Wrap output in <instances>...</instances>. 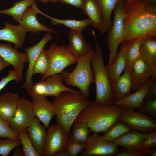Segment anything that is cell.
<instances>
[{
  "instance_id": "cell-1",
  "label": "cell",
  "mask_w": 156,
  "mask_h": 156,
  "mask_svg": "<svg viewBox=\"0 0 156 156\" xmlns=\"http://www.w3.org/2000/svg\"><path fill=\"white\" fill-rule=\"evenodd\" d=\"M122 42L156 37V3L146 4L140 0L127 1Z\"/></svg>"
},
{
  "instance_id": "cell-2",
  "label": "cell",
  "mask_w": 156,
  "mask_h": 156,
  "mask_svg": "<svg viewBox=\"0 0 156 156\" xmlns=\"http://www.w3.org/2000/svg\"><path fill=\"white\" fill-rule=\"evenodd\" d=\"M91 102L81 93L64 92L52 102L57 124L70 135L72 126L78 116Z\"/></svg>"
},
{
  "instance_id": "cell-3",
  "label": "cell",
  "mask_w": 156,
  "mask_h": 156,
  "mask_svg": "<svg viewBox=\"0 0 156 156\" xmlns=\"http://www.w3.org/2000/svg\"><path fill=\"white\" fill-rule=\"evenodd\" d=\"M123 109V108L115 104L100 105L91 101L74 122L86 123L90 132L105 133L118 121Z\"/></svg>"
},
{
  "instance_id": "cell-4",
  "label": "cell",
  "mask_w": 156,
  "mask_h": 156,
  "mask_svg": "<svg viewBox=\"0 0 156 156\" xmlns=\"http://www.w3.org/2000/svg\"><path fill=\"white\" fill-rule=\"evenodd\" d=\"M95 41V49L90 61L96 88L94 102L100 105L114 104V84L106 70L103 59L102 50L94 32L92 31Z\"/></svg>"
},
{
  "instance_id": "cell-5",
  "label": "cell",
  "mask_w": 156,
  "mask_h": 156,
  "mask_svg": "<svg viewBox=\"0 0 156 156\" xmlns=\"http://www.w3.org/2000/svg\"><path fill=\"white\" fill-rule=\"evenodd\" d=\"M94 52V50L92 49L80 56L76 67L71 72L64 70L60 73L63 81L67 85L77 87L81 94L87 98L89 95L90 85L94 82L90 63Z\"/></svg>"
},
{
  "instance_id": "cell-6",
  "label": "cell",
  "mask_w": 156,
  "mask_h": 156,
  "mask_svg": "<svg viewBox=\"0 0 156 156\" xmlns=\"http://www.w3.org/2000/svg\"><path fill=\"white\" fill-rule=\"evenodd\" d=\"M126 0H120L114 10L113 23L107 37V44L110 51L108 64L116 57L118 47L122 43L124 35L123 20Z\"/></svg>"
},
{
  "instance_id": "cell-7",
  "label": "cell",
  "mask_w": 156,
  "mask_h": 156,
  "mask_svg": "<svg viewBox=\"0 0 156 156\" xmlns=\"http://www.w3.org/2000/svg\"><path fill=\"white\" fill-rule=\"evenodd\" d=\"M45 53L50 62V67L46 75L42 77L43 80L49 76L60 74L68 66L77 62L78 57L73 55L64 45L60 46L55 43L45 50Z\"/></svg>"
},
{
  "instance_id": "cell-8",
  "label": "cell",
  "mask_w": 156,
  "mask_h": 156,
  "mask_svg": "<svg viewBox=\"0 0 156 156\" xmlns=\"http://www.w3.org/2000/svg\"><path fill=\"white\" fill-rule=\"evenodd\" d=\"M60 74L49 76L43 80L34 84L28 94L31 97L35 96H53L56 97L64 92H70L81 93L80 91L68 88L63 83Z\"/></svg>"
},
{
  "instance_id": "cell-9",
  "label": "cell",
  "mask_w": 156,
  "mask_h": 156,
  "mask_svg": "<svg viewBox=\"0 0 156 156\" xmlns=\"http://www.w3.org/2000/svg\"><path fill=\"white\" fill-rule=\"evenodd\" d=\"M118 121L143 133L148 134L156 130V119L132 108H123Z\"/></svg>"
},
{
  "instance_id": "cell-10",
  "label": "cell",
  "mask_w": 156,
  "mask_h": 156,
  "mask_svg": "<svg viewBox=\"0 0 156 156\" xmlns=\"http://www.w3.org/2000/svg\"><path fill=\"white\" fill-rule=\"evenodd\" d=\"M48 128L43 156H53L59 151L66 150L69 135L57 124L49 125Z\"/></svg>"
},
{
  "instance_id": "cell-11",
  "label": "cell",
  "mask_w": 156,
  "mask_h": 156,
  "mask_svg": "<svg viewBox=\"0 0 156 156\" xmlns=\"http://www.w3.org/2000/svg\"><path fill=\"white\" fill-rule=\"evenodd\" d=\"M118 150V146L114 142L103 139L98 133H94L81 153L83 156H113Z\"/></svg>"
},
{
  "instance_id": "cell-12",
  "label": "cell",
  "mask_w": 156,
  "mask_h": 156,
  "mask_svg": "<svg viewBox=\"0 0 156 156\" xmlns=\"http://www.w3.org/2000/svg\"><path fill=\"white\" fill-rule=\"evenodd\" d=\"M35 117L31 102L25 98H19L16 112L10 125L18 133L26 130Z\"/></svg>"
},
{
  "instance_id": "cell-13",
  "label": "cell",
  "mask_w": 156,
  "mask_h": 156,
  "mask_svg": "<svg viewBox=\"0 0 156 156\" xmlns=\"http://www.w3.org/2000/svg\"><path fill=\"white\" fill-rule=\"evenodd\" d=\"M51 33L47 32L36 44L25 49L27 54L29 64L26 73L25 81L22 88L25 89L27 92L30 90L34 84L32 77L34 64L46 44L53 39Z\"/></svg>"
},
{
  "instance_id": "cell-14",
  "label": "cell",
  "mask_w": 156,
  "mask_h": 156,
  "mask_svg": "<svg viewBox=\"0 0 156 156\" xmlns=\"http://www.w3.org/2000/svg\"><path fill=\"white\" fill-rule=\"evenodd\" d=\"M32 97L31 102L35 117L46 128H48L52 119L55 115L52 102L44 96H35Z\"/></svg>"
},
{
  "instance_id": "cell-15",
  "label": "cell",
  "mask_w": 156,
  "mask_h": 156,
  "mask_svg": "<svg viewBox=\"0 0 156 156\" xmlns=\"http://www.w3.org/2000/svg\"><path fill=\"white\" fill-rule=\"evenodd\" d=\"M35 1L31 6L28 7L25 12L22 18L19 23V25L23 27L27 32H30L32 34L38 33L42 31L50 32L57 34L52 28L40 23L37 19L36 11L35 5Z\"/></svg>"
},
{
  "instance_id": "cell-16",
  "label": "cell",
  "mask_w": 156,
  "mask_h": 156,
  "mask_svg": "<svg viewBox=\"0 0 156 156\" xmlns=\"http://www.w3.org/2000/svg\"><path fill=\"white\" fill-rule=\"evenodd\" d=\"M0 56L16 70L23 71L24 64L28 62L27 53L20 52L11 44L0 43Z\"/></svg>"
},
{
  "instance_id": "cell-17",
  "label": "cell",
  "mask_w": 156,
  "mask_h": 156,
  "mask_svg": "<svg viewBox=\"0 0 156 156\" xmlns=\"http://www.w3.org/2000/svg\"><path fill=\"white\" fill-rule=\"evenodd\" d=\"M151 66L140 57L134 64L131 73V90H139L151 77Z\"/></svg>"
},
{
  "instance_id": "cell-18",
  "label": "cell",
  "mask_w": 156,
  "mask_h": 156,
  "mask_svg": "<svg viewBox=\"0 0 156 156\" xmlns=\"http://www.w3.org/2000/svg\"><path fill=\"white\" fill-rule=\"evenodd\" d=\"M156 78L151 77L142 88L121 100L115 101L114 104L123 108H132L140 110L144 99Z\"/></svg>"
},
{
  "instance_id": "cell-19",
  "label": "cell",
  "mask_w": 156,
  "mask_h": 156,
  "mask_svg": "<svg viewBox=\"0 0 156 156\" xmlns=\"http://www.w3.org/2000/svg\"><path fill=\"white\" fill-rule=\"evenodd\" d=\"M4 28L0 29V41L13 43L17 50L21 47L25 41L27 32L21 26L13 25L6 22Z\"/></svg>"
},
{
  "instance_id": "cell-20",
  "label": "cell",
  "mask_w": 156,
  "mask_h": 156,
  "mask_svg": "<svg viewBox=\"0 0 156 156\" xmlns=\"http://www.w3.org/2000/svg\"><path fill=\"white\" fill-rule=\"evenodd\" d=\"M46 128L45 126L44 125H41L40 120L35 117L26 129L29 139L40 156H43L47 132Z\"/></svg>"
},
{
  "instance_id": "cell-21",
  "label": "cell",
  "mask_w": 156,
  "mask_h": 156,
  "mask_svg": "<svg viewBox=\"0 0 156 156\" xmlns=\"http://www.w3.org/2000/svg\"><path fill=\"white\" fill-rule=\"evenodd\" d=\"M81 9L93 27L103 34L106 32L101 10L95 0H85Z\"/></svg>"
},
{
  "instance_id": "cell-22",
  "label": "cell",
  "mask_w": 156,
  "mask_h": 156,
  "mask_svg": "<svg viewBox=\"0 0 156 156\" xmlns=\"http://www.w3.org/2000/svg\"><path fill=\"white\" fill-rule=\"evenodd\" d=\"M129 42L122 43L117 56L110 64L105 66L107 72L113 82L115 83L125 70L126 66V55Z\"/></svg>"
},
{
  "instance_id": "cell-23",
  "label": "cell",
  "mask_w": 156,
  "mask_h": 156,
  "mask_svg": "<svg viewBox=\"0 0 156 156\" xmlns=\"http://www.w3.org/2000/svg\"><path fill=\"white\" fill-rule=\"evenodd\" d=\"M19 98L17 94L11 92L0 96V117L9 124L14 115Z\"/></svg>"
},
{
  "instance_id": "cell-24",
  "label": "cell",
  "mask_w": 156,
  "mask_h": 156,
  "mask_svg": "<svg viewBox=\"0 0 156 156\" xmlns=\"http://www.w3.org/2000/svg\"><path fill=\"white\" fill-rule=\"evenodd\" d=\"M68 37L69 44L66 48L75 56L78 57L92 50L90 46L86 42L82 33L70 30Z\"/></svg>"
},
{
  "instance_id": "cell-25",
  "label": "cell",
  "mask_w": 156,
  "mask_h": 156,
  "mask_svg": "<svg viewBox=\"0 0 156 156\" xmlns=\"http://www.w3.org/2000/svg\"><path fill=\"white\" fill-rule=\"evenodd\" d=\"M147 134L131 130L115 140L113 142L117 146L127 148L145 150L141 146Z\"/></svg>"
},
{
  "instance_id": "cell-26",
  "label": "cell",
  "mask_w": 156,
  "mask_h": 156,
  "mask_svg": "<svg viewBox=\"0 0 156 156\" xmlns=\"http://www.w3.org/2000/svg\"><path fill=\"white\" fill-rule=\"evenodd\" d=\"M140 51V57L149 66L156 64V37L142 39Z\"/></svg>"
},
{
  "instance_id": "cell-27",
  "label": "cell",
  "mask_w": 156,
  "mask_h": 156,
  "mask_svg": "<svg viewBox=\"0 0 156 156\" xmlns=\"http://www.w3.org/2000/svg\"><path fill=\"white\" fill-rule=\"evenodd\" d=\"M124 73L114 84L115 101L123 99L131 94V73L125 68Z\"/></svg>"
},
{
  "instance_id": "cell-28",
  "label": "cell",
  "mask_w": 156,
  "mask_h": 156,
  "mask_svg": "<svg viewBox=\"0 0 156 156\" xmlns=\"http://www.w3.org/2000/svg\"><path fill=\"white\" fill-rule=\"evenodd\" d=\"M38 13L41 14L49 19L52 24L53 25L61 24L69 28L71 30L78 32H81L86 29L90 24L88 18L80 20L74 19H60L49 16L42 12L40 10L38 11Z\"/></svg>"
},
{
  "instance_id": "cell-29",
  "label": "cell",
  "mask_w": 156,
  "mask_h": 156,
  "mask_svg": "<svg viewBox=\"0 0 156 156\" xmlns=\"http://www.w3.org/2000/svg\"><path fill=\"white\" fill-rule=\"evenodd\" d=\"M35 0H21L14 3L9 8L0 10V14H5L12 17L13 20L19 23L27 9L31 6Z\"/></svg>"
},
{
  "instance_id": "cell-30",
  "label": "cell",
  "mask_w": 156,
  "mask_h": 156,
  "mask_svg": "<svg viewBox=\"0 0 156 156\" xmlns=\"http://www.w3.org/2000/svg\"><path fill=\"white\" fill-rule=\"evenodd\" d=\"M142 40L137 39L129 42L126 53L125 68L130 73L135 63L140 57V47Z\"/></svg>"
},
{
  "instance_id": "cell-31",
  "label": "cell",
  "mask_w": 156,
  "mask_h": 156,
  "mask_svg": "<svg viewBox=\"0 0 156 156\" xmlns=\"http://www.w3.org/2000/svg\"><path fill=\"white\" fill-rule=\"evenodd\" d=\"M95 0L101 10L106 32L109 30L112 25V14L120 0Z\"/></svg>"
},
{
  "instance_id": "cell-32",
  "label": "cell",
  "mask_w": 156,
  "mask_h": 156,
  "mask_svg": "<svg viewBox=\"0 0 156 156\" xmlns=\"http://www.w3.org/2000/svg\"><path fill=\"white\" fill-rule=\"evenodd\" d=\"M69 139L72 141L86 143L90 136L89 129L87 124L85 122H74L72 127Z\"/></svg>"
},
{
  "instance_id": "cell-33",
  "label": "cell",
  "mask_w": 156,
  "mask_h": 156,
  "mask_svg": "<svg viewBox=\"0 0 156 156\" xmlns=\"http://www.w3.org/2000/svg\"><path fill=\"white\" fill-rule=\"evenodd\" d=\"M132 129L125 124L118 121L116 122L101 137L107 141L113 142L122 135Z\"/></svg>"
},
{
  "instance_id": "cell-34",
  "label": "cell",
  "mask_w": 156,
  "mask_h": 156,
  "mask_svg": "<svg viewBox=\"0 0 156 156\" xmlns=\"http://www.w3.org/2000/svg\"><path fill=\"white\" fill-rule=\"evenodd\" d=\"M44 48L41 52L36 61L33 68V75L40 74L42 77L48 72L50 67V62L45 52Z\"/></svg>"
},
{
  "instance_id": "cell-35",
  "label": "cell",
  "mask_w": 156,
  "mask_h": 156,
  "mask_svg": "<svg viewBox=\"0 0 156 156\" xmlns=\"http://www.w3.org/2000/svg\"><path fill=\"white\" fill-rule=\"evenodd\" d=\"M19 140L22 145L25 156H40L34 148L29 139L26 130L18 133Z\"/></svg>"
},
{
  "instance_id": "cell-36",
  "label": "cell",
  "mask_w": 156,
  "mask_h": 156,
  "mask_svg": "<svg viewBox=\"0 0 156 156\" xmlns=\"http://www.w3.org/2000/svg\"><path fill=\"white\" fill-rule=\"evenodd\" d=\"M21 145L19 140L0 137V155L2 156H8L16 147Z\"/></svg>"
},
{
  "instance_id": "cell-37",
  "label": "cell",
  "mask_w": 156,
  "mask_h": 156,
  "mask_svg": "<svg viewBox=\"0 0 156 156\" xmlns=\"http://www.w3.org/2000/svg\"><path fill=\"white\" fill-rule=\"evenodd\" d=\"M23 77V71L14 69L9 70L8 75L0 81V92L10 81H14L16 83H19L22 81Z\"/></svg>"
},
{
  "instance_id": "cell-38",
  "label": "cell",
  "mask_w": 156,
  "mask_h": 156,
  "mask_svg": "<svg viewBox=\"0 0 156 156\" xmlns=\"http://www.w3.org/2000/svg\"><path fill=\"white\" fill-rule=\"evenodd\" d=\"M0 137L19 140L18 133L13 130L9 123L0 117Z\"/></svg>"
},
{
  "instance_id": "cell-39",
  "label": "cell",
  "mask_w": 156,
  "mask_h": 156,
  "mask_svg": "<svg viewBox=\"0 0 156 156\" xmlns=\"http://www.w3.org/2000/svg\"><path fill=\"white\" fill-rule=\"evenodd\" d=\"M156 119V99L144 100L140 109L137 111Z\"/></svg>"
},
{
  "instance_id": "cell-40",
  "label": "cell",
  "mask_w": 156,
  "mask_h": 156,
  "mask_svg": "<svg viewBox=\"0 0 156 156\" xmlns=\"http://www.w3.org/2000/svg\"><path fill=\"white\" fill-rule=\"evenodd\" d=\"M86 143L75 142L69 139L66 150L69 156L78 155L84 149Z\"/></svg>"
},
{
  "instance_id": "cell-41",
  "label": "cell",
  "mask_w": 156,
  "mask_h": 156,
  "mask_svg": "<svg viewBox=\"0 0 156 156\" xmlns=\"http://www.w3.org/2000/svg\"><path fill=\"white\" fill-rule=\"evenodd\" d=\"M117 156H146L148 155L145 150L133 149L122 148L116 153Z\"/></svg>"
},
{
  "instance_id": "cell-42",
  "label": "cell",
  "mask_w": 156,
  "mask_h": 156,
  "mask_svg": "<svg viewBox=\"0 0 156 156\" xmlns=\"http://www.w3.org/2000/svg\"><path fill=\"white\" fill-rule=\"evenodd\" d=\"M141 146L144 149L156 148V130L147 134Z\"/></svg>"
},
{
  "instance_id": "cell-43",
  "label": "cell",
  "mask_w": 156,
  "mask_h": 156,
  "mask_svg": "<svg viewBox=\"0 0 156 156\" xmlns=\"http://www.w3.org/2000/svg\"><path fill=\"white\" fill-rule=\"evenodd\" d=\"M85 0H58L61 4L67 5H70L75 7L81 8Z\"/></svg>"
},
{
  "instance_id": "cell-44",
  "label": "cell",
  "mask_w": 156,
  "mask_h": 156,
  "mask_svg": "<svg viewBox=\"0 0 156 156\" xmlns=\"http://www.w3.org/2000/svg\"><path fill=\"white\" fill-rule=\"evenodd\" d=\"M155 99H156V81L152 85L144 100H149Z\"/></svg>"
},
{
  "instance_id": "cell-45",
  "label": "cell",
  "mask_w": 156,
  "mask_h": 156,
  "mask_svg": "<svg viewBox=\"0 0 156 156\" xmlns=\"http://www.w3.org/2000/svg\"><path fill=\"white\" fill-rule=\"evenodd\" d=\"M13 152L12 155L13 156H25L22 149L18 146L16 147Z\"/></svg>"
},
{
  "instance_id": "cell-46",
  "label": "cell",
  "mask_w": 156,
  "mask_h": 156,
  "mask_svg": "<svg viewBox=\"0 0 156 156\" xmlns=\"http://www.w3.org/2000/svg\"><path fill=\"white\" fill-rule=\"evenodd\" d=\"M9 65L8 62L0 56V72L8 66Z\"/></svg>"
},
{
  "instance_id": "cell-47",
  "label": "cell",
  "mask_w": 156,
  "mask_h": 156,
  "mask_svg": "<svg viewBox=\"0 0 156 156\" xmlns=\"http://www.w3.org/2000/svg\"><path fill=\"white\" fill-rule=\"evenodd\" d=\"M53 156H69L66 150H61L57 152Z\"/></svg>"
},
{
  "instance_id": "cell-48",
  "label": "cell",
  "mask_w": 156,
  "mask_h": 156,
  "mask_svg": "<svg viewBox=\"0 0 156 156\" xmlns=\"http://www.w3.org/2000/svg\"><path fill=\"white\" fill-rule=\"evenodd\" d=\"M145 150L148 155H150L151 156H156V148L147 149Z\"/></svg>"
},
{
  "instance_id": "cell-49",
  "label": "cell",
  "mask_w": 156,
  "mask_h": 156,
  "mask_svg": "<svg viewBox=\"0 0 156 156\" xmlns=\"http://www.w3.org/2000/svg\"><path fill=\"white\" fill-rule=\"evenodd\" d=\"M151 77L156 78V64L151 66Z\"/></svg>"
},
{
  "instance_id": "cell-50",
  "label": "cell",
  "mask_w": 156,
  "mask_h": 156,
  "mask_svg": "<svg viewBox=\"0 0 156 156\" xmlns=\"http://www.w3.org/2000/svg\"><path fill=\"white\" fill-rule=\"evenodd\" d=\"M40 2L43 3H47L48 2L55 3L58 2V0H38Z\"/></svg>"
},
{
  "instance_id": "cell-51",
  "label": "cell",
  "mask_w": 156,
  "mask_h": 156,
  "mask_svg": "<svg viewBox=\"0 0 156 156\" xmlns=\"http://www.w3.org/2000/svg\"><path fill=\"white\" fill-rule=\"evenodd\" d=\"M146 4L155 3L156 0H140Z\"/></svg>"
},
{
  "instance_id": "cell-52",
  "label": "cell",
  "mask_w": 156,
  "mask_h": 156,
  "mask_svg": "<svg viewBox=\"0 0 156 156\" xmlns=\"http://www.w3.org/2000/svg\"><path fill=\"white\" fill-rule=\"evenodd\" d=\"M126 1H130L131 0H126Z\"/></svg>"
}]
</instances>
